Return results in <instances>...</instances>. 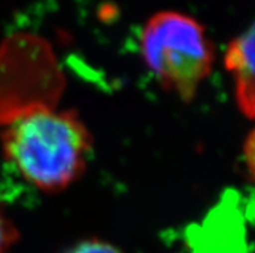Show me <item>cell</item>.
<instances>
[{
  "label": "cell",
  "mask_w": 255,
  "mask_h": 253,
  "mask_svg": "<svg viewBox=\"0 0 255 253\" xmlns=\"http://www.w3.org/2000/svg\"><path fill=\"white\" fill-rule=\"evenodd\" d=\"M6 161L43 191L64 190L83 173L92 146L87 127L74 111L38 107L5 124Z\"/></svg>",
  "instance_id": "6da1fadb"
},
{
  "label": "cell",
  "mask_w": 255,
  "mask_h": 253,
  "mask_svg": "<svg viewBox=\"0 0 255 253\" xmlns=\"http://www.w3.org/2000/svg\"><path fill=\"white\" fill-rule=\"evenodd\" d=\"M141 52L148 68L166 89L189 102L214 65V47L197 19L162 10L146 21Z\"/></svg>",
  "instance_id": "7a4b0ae2"
},
{
  "label": "cell",
  "mask_w": 255,
  "mask_h": 253,
  "mask_svg": "<svg viewBox=\"0 0 255 253\" xmlns=\"http://www.w3.org/2000/svg\"><path fill=\"white\" fill-rule=\"evenodd\" d=\"M224 62L235 81L240 109L255 120V22L231 43Z\"/></svg>",
  "instance_id": "3957f363"
},
{
  "label": "cell",
  "mask_w": 255,
  "mask_h": 253,
  "mask_svg": "<svg viewBox=\"0 0 255 253\" xmlns=\"http://www.w3.org/2000/svg\"><path fill=\"white\" fill-rule=\"evenodd\" d=\"M65 253H123L118 248L105 242L90 239L75 244L74 247L68 250Z\"/></svg>",
  "instance_id": "277c9868"
},
{
  "label": "cell",
  "mask_w": 255,
  "mask_h": 253,
  "mask_svg": "<svg viewBox=\"0 0 255 253\" xmlns=\"http://www.w3.org/2000/svg\"><path fill=\"white\" fill-rule=\"evenodd\" d=\"M18 239V233L16 228L0 209V253H6L13 244Z\"/></svg>",
  "instance_id": "5b68a950"
}]
</instances>
